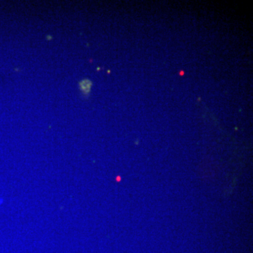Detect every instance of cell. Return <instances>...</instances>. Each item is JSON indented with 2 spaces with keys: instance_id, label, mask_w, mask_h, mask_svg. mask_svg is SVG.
<instances>
[{
  "instance_id": "obj_1",
  "label": "cell",
  "mask_w": 253,
  "mask_h": 253,
  "mask_svg": "<svg viewBox=\"0 0 253 253\" xmlns=\"http://www.w3.org/2000/svg\"><path fill=\"white\" fill-rule=\"evenodd\" d=\"M80 89L83 92V94L87 96L89 94L91 91V85H92V83L89 80H84L80 82Z\"/></svg>"
}]
</instances>
